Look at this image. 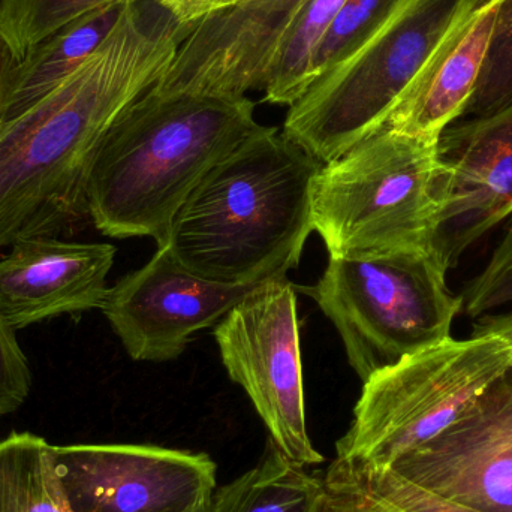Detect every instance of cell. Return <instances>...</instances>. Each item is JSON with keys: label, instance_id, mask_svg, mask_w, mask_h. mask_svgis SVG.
Listing matches in <instances>:
<instances>
[{"label": "cell", "instance_id": "obj_1", "mask_svg": "<svg viewBox=\"0 0 512 512\" xmlns=\"http://www.w3.org/2000/svg\"><path fill=\"white\" fill-rule=\"evenodd\" d=\"M195 24L155 0H126L108 38L68 78L0 126V251L89 219L99 147L120 114L152 89Z\"/></svg>", "mask_w": 512, "mask_h": 512}, {"label": "cell", "instance_id": "obj_2", "mask_svg": "<svg viewBox=\"0 0 512 512\" xmlns=\"http://www.w3.org/2000/svg\"><path fill=\"white\" fill-rule=\"evenodd\" d=\"M315 158L261 126L198 183L162 245L192 273L256 285L286 276L313 233Z\"/></svg>", "mask_w": 512, "mask_h": 512}, {"label": "cell", "instance_id": "obj_3", "mask_svg": "<svg viewBox=\"0 0 512 512\" xmlns=\"http://www.w3.org/2000/svg\"><path fill=\"white\" fill-rule=\"evenodd\" d=\"M261 128L255 104L147 90L105 135L87 189L89 219L110 239L152 237L171 222L204 176Z\"/></svg>", "mask_w": 512, "mask_h": 512}, {"label": "cell", "instance_id": "obj_4", "mask_svg": "<svg viewBox=\"0 0 512 512\" xmlns=\"http://www.w3.org/2000/svg\"><path fill=\"white\" fill-rule=\"evenodd\" d=\"M483 0H406L289 107L282 132L319 164L387 123L451 30Z\"/></svg>", "mask_w": 512, "mask_h": 512}, {"label": "cell", "instance_id": "obj_5", "mask_svg": "<svg viewBox=\"0 0 512 512\" xmlns=\"http://www.w3.org/2000/svg\"><path fill=\"white\" fill-rule=\"evenodd\" d=\"M436 144L384 125L322 165L312 222L330 256L433 252Z\"/></svg>", "mask_w": 512, "mask_h": 512}, {"label": "cell", "instance_id": "obj_6", "mask_svg": "<svg viewBox=\"0 0 512 512\" xmlns=\"http://www.w3.org/2000/svg\"><path fill=\"white\" fill-rule=\"evenodd\" d=\"M435 252L330 256L304 289L333 322L361 381L406 355L445 342L462 313Z\"/></svg>", "mask_w": 512, "mask_h": 512}, {"label": "cell", "instance_id": "obj_7", "mask_svg": "<svg viewBox=\"0 0 512 512\" xmlns=\"http://www.w3.org/2000/svg\"><path fill=\"white\" fill-rule=\"evenodd\" d=\"M512 364V345L493 333L453 337L373 373L336 459L390 468L444 432Z\"/></svg>", "mask_w": 512, "mask_h": 512}, {"label": "cell", "instance_id": "obj_8", "mask_svg": "<svg viewBox=\"0 0 512 512\" xmlns=\"http://www.w3.org/2000/svg\"><path fill=\"white\" fill-rule=\"evenodd\" d=\"M213 334L228 376L246 391L280 453L301 466L324 462L307 433L297 292L288 276L259 283Z\"/></svg>", "mask_w": 512, "mask_h": 512}, {"label": "cell", "instance_id": "obj_9", "mask_svg": "<svg viewBox=\"0 0 512 512\" xmlns=\"http://www.w3.org/2000/svg\"><path fill=\"white\" fill-rule=\"evenodd\" d=\"M71 512H186L212 498L216 463L204 453L155 445L53 447Z\"/></svg>", "mask_w": 512, "mask_h": 512}, {"label": "cell", "instance_id": "obj_10", "mask_svg": "<svg viewBox=\"0 0 512 512\" xmlns=\"http://www.w3.org/2000/svg\"><path fill=\"white\" fill-rule=\"evenodd\" d=\"M258 285L204 279L158 246L149 262L110 286L101 310L132 360L167 363Z\"/></svg>", "mask_w": 512, "mask_h": 512}, {"label": "cell", "instance_id": "obj_11", "mask_svg": "<svg viewBox=\"0 0 512 512\" xmlns=\"http://www.w3.org/2000/svg\"><path fill=\"white\" fill-rule=\"evenodd\" d=\"M307 2L240 0L203 18L153 89L224 99L264 90Z\"/></svg>", "mask_w": 512, "mask_h": 512}, {"label": "cell", "instance_id": "obj_12", "mask_svg": "<svg viewBox=\"0 0 512 512\" xmlns=\"http://www.w3.org/2000/svg\"><path fill=\"white\" fill-rule=\"evenodd\" d=\"M436 156L439 212L432 251L450 270L512 218V104L448 126Z\"/></svg>", "mask_w": 512, "mask_h": 512}, {"label": "cell", "instance_id": "obj_13", "mask_svg": "<svg viewBox=\"0 0 512 512\" xmlns=\"http://www.w3.org/2000/svg\"><path fill=\"white\" fill-rule=\"evenodd\" d=\"M117 249L56 236L18 240L0 256V313L15 331L101 309Z\"/></svg>", "mask_w": 512, "mask_h": 512}, {"label": "cell", "instance_id": "obj_14", "mask_svg": "<svg viewBox=\"0 0 512 512\" xmlns=\"http://www.w3.org/2000/svg\"><path fill=\"white\" fill-rule=\"evenodd\" d=\"M498 5L499 0H483L451 30L385 125L438 143L462 119L486 60Z\"/></svg>", "mask_w": 512, "mask_h": 512}, {"label": "cell", "instance_id": "obj_15", "mask_svg": "<svg viewBox=\"0 0 512 512\" xmlns=\"http://www.w3.org/2000/svg\"><path fill=\"white\" fill-rule=\"evenodd\" d=\"M387 469L474 510L512 512V453L460 417Z\"/></svg>", "mask_w": 512, "mask_h": 512}, {"label": "cell", "instance_id": "obj_16", "mask_svg": "<svg viewBox=\"0 0 512 512\" xmlns=\"http://www.w3.org/2000/svg\"><path fill=\"white\" fill-rule=\"evenodd\" d=\"M126 0L99 6L60 27L15 60L6 81L3 122L14 119L68 78L108 38Z\"/></svg>", "mask_w": 512, "mask_h": 512}, {"label": "cell", "instance_id": "obj_17", "mask_svg": "<svg viewBox=\"0 0 512 512\" xmlns=\"http://www.w3.org/2000/svg\"><path fill=\"white\" fill-rule=\"evenodd\" d=\"M304 468L270 441L255 468L213 493L212 512H315L324 483Z\"/></svg>", "mask_w": 512, "mask_h": 512}, {"label": "cell", "instance_id": "obj_18", "mask_svg": "<svg viewBox=\"0 0 512 512\" xmlns=\"http://www.w3.org/2000/svg\"><path fill=\"white\" fill-rule=\"evenodd\" d=\"M0 512H71L54 463L53 445L32 433L0 439Z\"/></svg>", "mask_w": 512, "mask_h": 512}, {"label": "cell", "instance_id": "obj_19", "mask_svg": "<svg viewBox=\"0 0 512 512\" xmlns=\"http://www.w3.org/2000/svg\"><path fill=\"white\" fill-rule=\"evenodd\" d=\"M345 0H309L286 39L276 68L268 80L264 101L288 105L303 96L316 80L319 48Z\"/></svg>", "mask_w": 512, "mask_h": 512}, {"label": "cell", "instance_id": "obj_20", "mask_svg": "<svg viewBox=\"0 0 512 512\" xmlns=\"http://www.w3.org/2000/svg\"><path fill=\"white\" fill-rule=\"evenodd\" d=\"M324 477L360 493L382 512H481L421 489L387 468L336 459Z\"/></svg>", "mask_w": 512, "mask_h": 512}, {"label": "cell", "instance_id": "obj_21", "mask_svg": "<svg viewBox=\"0 0 512 512\" xmlns=\"http://www.w3.org/2000/svg\"><path fill=\"white\" fill-rule=\"evenodd\" d=\"M114 0H0V38L15 60L51 33Z\"/></svg>", "mask_w": 512, "mask_h": 512}, {"label": "cell", "instance_id": "obj_22", "mask_svg": "<svg viewBox=\"0 0 512 512\" xmlns=\"http://www.w3.org/2000/svg\"><path fill=\"white\" fill-rule=\"evenodd\" d=\"M512 104V0H499L492 38L463 117L496 113Z\"/></svg>", "mask_w": 512, "mask_h": 512}, {"label": "cell", "instance_id": "obj_23", "mask_svg": "<svg viewBox=\"0 0 512 512\" xmlns=\"http://www.w3.org/2000/svg\"><path fill=\"white\" fill-rule=\"evenodd\" d=\"M406 0H345L316 57V78L381 29Z\"/></svg>", "mask_w": 512, "mask_h": 512}, {"label": "cell", "instance_id": "obj_24", "mask_svg": "<svg viewBox=\"0 0 512 512\" xmlns=\"http://www.w3.org/2000/svg\"><path fill=\"white\" fill-rule=\"evenodd\" d=\"M460 298L462 313L471 318H481L512 304V219L492 258L480 274L466 283Z\"/></svg>", "mask_w": 512, "mask_h": 512}, {"label": "cell", "instance_id": "obj_25", "mask_svg": "<svg viewBox=\"0 0 512 512\" xmlns=\"http://www.w3.org/2000/svg\"><path fill=\"white\" fill-rule=\"evenodd\" d=\"M32 388L29 360L17 340V331L0 313V418L26 403Z\"/></svg>", "mask_w": 512, "mask_h": 512}, {"label": "cell", "instance_id": "obj_26", "mask_svg": "<svg viewBox=\"0 0 512 512\" xmlns=\"http://www.w3.org/2000/svg\"><path fill=\"white\" fill-rule=\"evenodd\" d=\"M179 23L197 24L203 18L236 5L240 0H155Z\"/></svg>", "mask_w": 512, "mask_h": 512}, {"label": "cell", "instance_id": "obj_27", "mask_svg": "<svg viewBox=\"0 0 512 512\" xmlns=\"http://www.w3.org/2000/svg\"><path fill=\"white\" fill-rule=\"evenodd\" d=\"M324 490L315 512H369L355 493L322 477Z\"/></svg>", "mask_w": 512, "mask_h": 512}, {"label": "cell", "instance_id": "obj_28", "mask_svg": "<svg viewBox=\"0 0 512 512\" xmlns=\"http://www.w3.org/2000/svg\"><path fill=\"white\" fill-rule=\"evenodd\" d=\"M493 333L504 337L512 345V313L507 315L481 316L472 334Z\"/></svg>", "mask_w": 512, "mask_h": 512}, {"label": "cell", "instance_id": "obj_29", "mask_svg": "<svg viewBox=\"0 0 512 512\" xmlns=\"http://www.w3.org/2000/svg\"><path fill=\"white\" fill-rule=\"evenodd\" d=\"M15 63L14 54L9 50L6 42L0 38V126L3 122V101H5L6 81H8L9 71Z\"/></svg>", "mask_w": 512, "mask_h": 512}, {"label": "cell", "instance_id": "obj_30", "mask_svg": "<svg viewBox=\"0 0 512 512\" xmlns=\"http://www.w3.org/2000/svg\"><path fill=\"white\" fill-rule=\"evenodd\" d=\"M325 480H327V478H325ZM327 481H331V480H327ZM331 483H334V481H331ZM334 484H339V483H334ZM339 486H342V484H339ZM342 487H345V489L351 490L352 493H355V495H357L358 498H360V501L363 502L364 507H366L367 510H369V512H382L381 510H379L378 507H375V505H373L372 502L369 501V499H366V498H364V496H361L360 493L354 492V490L349 489V487H346V486H342Z\"/></svg>", "mask_w": 512, "mask_h": 512}, {"label": "cell", "instance_id": "obj_31", "mask_svg": "<svg viewBox=\"0 0 512 512\" xmlns=\"http://www.w3.org/2000/svg\"><path fill=\"white\" fill-rule=\"evenodd\" d=\"M212 498L201 502V504H198L197 507L191 508V510L186 512H212Z\"/></svg>", "mask_w": 512, "mask_h": 512}]
</instances>
